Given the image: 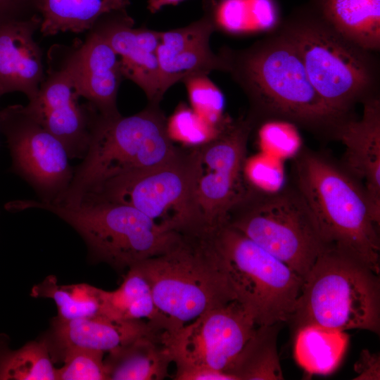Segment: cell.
Instances as JSON below:
<instances>
[{"label":"cell","mask_w":380,"mask_h":380,"mask_svg":"<svg viewBox=\"0 0 380 380\" xmlns=\"http://www.w3.org/2000/svg\"><path fill=\"white\" fill-rule=\"evenodd\" d=\"M338 32L359 46L380 50V0H309Z\"/></svg>","instance_id":"7402d4cb"},{"label":"cell","mask_w":380,"mask_h":380,"mask_svg":"<svg viewBox=\"0 0 380 380\" xmlns=\"http://www.w3.org/2000/svg\"><path fill=\"white\" fill-rule=\"evenodd\" d=\"M185 84L191 108L213 125L221 128L230 120L224 115V99L206 75L188 77Z\"/></svg>","instance_id":"f546056e"},{"label":"cell","mask_w":380,"mask_h":380,"mask_svg":"<svg viewBox=\"0 0 380 380\" xmlns=\"http://www.w3.org/2000/svg\"><path fill=\"white\" fill-rule=\"evenodd\" d=\"M191 179L190 148H180L165 163L108 179L82 198L129 205L165 230L191 232L207 227L195 208Z\"/></svg>","instance_id":"30bf717a"},{"label":"cell","mask_w":380,"mask_h":380,"mask_svg":"<svg viewBox=\"0 0 380 380\" xmlns=\"http://www.w3.org/2000/svg\"><path fill=\"white\" fill-rule=\"evenodd\" d=\"M379 274L353 256L327 247L304 278L288 322L346 331H380Z\"/></svg>","instance_id":"8992f818"},{"label":"cell","mask_w":380,"mask_h":380,"mask_svg":"<svg viewBox=\"0 0 380 380\" xmlns=\"http://www.w3.org/2000/svg\"><path fill=\"white\" fill-rule=\"evenodd\" d=\"M65 53L80 96L104 117L120 115L117 96L124 77L118 56L106 40L91 30L84 42L65 46Z\"/></svg>","instance_id":"2e32d148"},{"label":"cell","mask_w":380,"mask_h":380,"mask_svg":"<svg viewBox=\"0 0 380 380\" xmlns=\"http://www.w3.org/2000/svg\"><path fill=\"white\" fill-rule=\"evenodd\" d=\"M102 351L75 348L61 357L64 365L56 368V380H107Z\"/></svg>","instance_id":"d6a6232c"},{"label":"cell","mask_w":380,"mask_h":380,"mask_svg":"<svg viewBox=\"0 0 380 380\" xmlns=\"http://www.w3.org/2000/svg\"><path fill=\"white\" fill-rule=\"evenodd\" d=\"M180 148L167 130V118L159 105L129 115H99L87 152L74 167L68 189L58 203L77 204L101 183L125 174L148 170L175 156Z\"/></svg>","instance_id":"5b68a950"},{"label":"cell","mask_w":380,"mask_h":380,"mask_svg":"<svg viewBox=\"0 0 380 380\" xmlns=\"http://www.w3.org/2000/svg\"><path fill=\"white\" fill-rule=\"evenodd\" d=\"M295 332L294 357L306 372L328 374L337 368L348 343L345 331L308 324Z\"/></svg>","instance_id":"cb8c5ba5"},{"label":"cell","mask_w":380,"mask_h":380,"mask_svg":"<svg viewBox=\"0 0 380 380\" xmlns=\"http://www.w3.org/2000/svg\"><path fill=\"white\" fill-rule=\"evenodd\" d=\"M42 18L32 17L0 25V96L24 94L29 101L39 91L45 73L42 50L34 39Z\"/></svg>","instance_id":"d6986e66"},{"label":"cell","mask_w":380,"mask_h":380,"mask_svg":"<svg viewBox=\"0 0 380 380\" xmlns=\"http://www.w3.org/2000/svg\"><path fill=\"white\" fill-rule=\"evenodd\" d=\"M177 380H234L226 373L206 367H196L176 372Z\"/></svg>","instance_id":"8d00e7d4"},{"label":"cell","mask_w":380,"mask_h":380,"mask_svg":"<svg viewBox=\"0 0 380 380\" xmlns=\"http://www.w3.org/2000/svg\"><path fill=\"white\" fill-rule=\"evenodd\" d=\"M182 0H148V8L156 13L167 5H175Z\"/></svg>","instance_id":"74e56055"},{"label":"cell","mask_w":380,"mask_h":380,"mask_svg":"<svg viewBox=\"0 0 380 380\" xmlns=\"http://www.w3.org/2000/svg\"><path fill=\"white\" fill-rule=\"evenodd\" d=\"M357 374L355 379L376 380L380 378L379 355L368 350H363L358 360L354 365Z\"/></svg>","instance_id":"d590c367"},{"label":"cell","mask_w":380,"mask_h":380,"mask_svg":"<svg viewBox=\"0 0 380 380\" xmlns=\"http://www.w3.org/2000/svg\"><path fill=\"white\" fill-rule=\"evenodd\" d=\"M6 208L52 213L81 236L94 258L119 269L164 253L181 234L163 229L129 205L103 199L85 197L75 205L20 200Z\"/></svg>","instance_id":"52a82bcc"},{"label":"cell","mask_w":380,"mask_h":380,"mask_svg":"<svg viewBox=\"0 0 380 380\" xmlns=\"http://www.w3.org/2000/svg\"><path fill=\"white\" fill-rule=\"evenodd\" d=\"M0 97H1V96H0Z\"/></svg>","instance_id":"f35d334b"},{"label":"cell","mask_w":380,"mask_h":380,"mask_svg":"<svg viewBox=\"0 0 380 380\" xmlns=\"http://www.w3.org/2000/svg\"><path fill=\"white\" fill-rule=\"evenodd\" d=\"M106 316L116 319L146 321L163 332L151 287L134 265L128 268L122 283L116 290L107 291Z\"/></svg>","instance_id":"4316f807"},{"label":"cell","mask_w":380,"mask_h":380,"mask_svg":"<svg viewBox=\"0 0 380 380\" xmlns=\"http://www.w3.org/2000/svg\"><path fill=\"white\" fill-rule=\"evenodd\" d=\"M213 236L237 300L251 312L257 326L288 322L303 279L226 223L213 228Z\"/></svg>","instance_id":"9c48e42d"},{"label":"cell","mask_w":380,"mask_h":380,"mask_svg":"<svg viewBox=\"0 0 380 380\" xmlns=\"http://www.w3.org/2000/svg\"><path fill=\"white\" fill-rule=\"evenodd\" d=\"M216 30L234 34L272 31L280 23L274 0H207Z\"/></svg>","instance_id":"d4e9b609"},{"label":"cell","mask_w":380,"mask_h":380,"mask_svg":"<svg viewBox=\"0 0 380 380\" xmlns=\"http://www.w3.org/2000/svg\"><path fill=\"white\" fill-rule=\"evenodd\" d=\"M216 31L205 11L199 20L183 27L160 32L157 50L163 92L173 84L213 70L225 71L220 56L213 52L210 38Z\"/></svg>","instance_id":"e0dca14e"},{"label":"cell","mask_w":380,"mask_h":380,"mask_svg":"<svg viewBox=\"0 0 380 380\" xmlns=\"http://www.w3.org/2000/svg\"><path fill=\"white\" fill-rule=\"evenodd\" d=\"M44 37L90 31L106 15L126 11L129 0H34Z\"/></svg>","instance_id":"603a6c76"},{"label":"cell","mask_w":380,"mask_h":380,"mask_svg":"<svg viewBox=\"0 0 380 380\" xmlns=\"http://www.w3.org/2000/svg\"><path fill=\"white\" fill-rule=\"evenodd\" d=\"M0 133L9 149L11 171L34 189L38 201L57 202L74 174L61 142L20 104L0 110Z\"/></svg>","instance_id":"4fadbf2b"},{"label":"cell","mask_w":380,"mask_h":380,"mask_svg":"<svg viewBox=\"0 0 380 380\" xmlns=\"http://www.w3.org/2000/svg\"><path fill=\"white\" fill-rule=\"evenodd\" d=\"M257 327L251 312L234 300L204 312L175 332H163L161 341L176 372L206 367L231 375Z\"/></svg>","instance_id":"7c38bea8"},{"label":"cell","mask_w":380,"mask_h":380,"mask_svg":"<svg viewBox=\"0 0 380 380\" xmlns=\"http://www.w3.org/2000/svg\"><path fill=\"white\" fill-rule=\"evenodd\" d=\"M48 69L36 96L25 108L63 145L70 159L85 156L100 114L88 101L80 102L77 86L68 65L65 46L54 45L47 55Z\"/></svg>","instance_id":"5bb4252c"},{"label":"cell","mask_w":380,"mask_h":380,"mask_svg":"<svg viewBox=\"0 0 380 380\" xmlns=\"http://www.w3.org/2000/svg\"><path fill=\"white\" fill-rule=\"evenodd\" d=\"M37 14L34 0H0V25Z\"/></svg>","instance_id":"e575fe53"},{"label":"cell","mask_w":380,"mask_h":380,"mask_svg":"<svg viewBox=\"0 0 380 380\" xmlns=\"http://www.w3.org/2000/svg\"><path fill=\"white\" fill-rule=\"evenodd\" d=\"M361 118L350 119L336 138L345 146L342 166L362 186L374 220L380 223V96L363 103Z\"/></svg>","instance_id":"ac0fdd59"},{"label":"cell","mask_w":380,"mask_h":380,"mask_svg":"<svg viewBox=\"0 0 380 380\" xmlns=\"http://www.w3.org/2000/svg\"><path fill=\"white\" fill-rule=\"evenodd\" d=\"M299 54L308 78L326 103L350 115L357 103L380 96L379 52L344 37L307 2L276 27Z\"/></svg>","instance_id":"3957f363"},{"label":"cell","mask_w":380,"mask_h":380,"mask_svg":"<svg viewBox=\"0 0 380 380\" xmlns=\"http://www.w3.org/2000/svg\"><path fill=\"white\" fill-rule=\"evenodd\" d=\"M254 127L248 117L230 119L214 138L190 148L192 198L207 227L224 224L229 211L251 189L244 165Z\"/></svg>","instance_id":"8fae6325"},{"label":"cell","mask_w":380,"mask_h":380,"mask_svg":"<svg viewBox=\"0 0 380 380\" xmlns=\"http://www.w3.org/2000/svg\"><path fill=\"white\" fill-rule=\"evenodd\" d=\"M261 122L258 137L263 153L280 160L298 154L301 138L295 124L279 119Z\"/></svg>","instance_id":"1f68e13d"},{"label":"cell","mask_w":380,"mask_h":380,"mask_svg":"<svg viewBox=\"0 0 380 380\" xmlns=\"http://www.w3.org/2000/svg\"><path fill=\"white\" fill-rule=\"evenodd\" d=\"M285 263L303 279L327 248L296 187L265 194L251 189L225 222Z\"/></svg>","instance_id":"ba28073f"},{"label":"cell","mask_w":380,"mask_h":380,"mask_svg":"<svg viewBox=\"0 0 380 380\" xmlns=\"http://www.w3.org/2000/svg\"><path fill=\"white\" fill-rule=\"evenodd\" d=\"M222 127L213 125L185 104H180L167 119V130L170 139L182 142L189 148L212 139Z\"/></svg>","instance_id":"4dcf8cb0"},{"label":"cell","mask_w":380,"mask_h":380,"mask_svg":"<svg viewBox=\"0 0 380 380\" xmlns=\"http://www.w3.org/2000/svg\"><path fill=\"white\" fill-rule=\"evenodd\" d=\"M281 160L262 153L246 158L245 179L258 192L272 194L284 188V170Z\"/></svg>","instance_id":"836d02e7"},{"label":"cell","mask_w":380,"mask_h":380,"mask_svg":"<svg viewBox=\"0 0 380 380\" xmlns=\"http://www.w3.org/2000/svg\"><path fill=\"white\" fill-rule=\"evenodd\" d=\"M163 332L141 336L108 353L103 360L107 380H161L172 362L161 341Z\"/></svg>","instance_id":"44dd1931"},{"label":"cell","mask_w":380,"mask_h":380,"mask_svg":"<svg viewBox=\"0 0 380 380\" xmlns=\"http://www.w3.org/2000/svg\"><path fill=\"white\" fill-rule=\"evenodd\" d=\"M0 334V380H56V368L45 340L12 350Z\"/></svg>","instance_id":"f1b7e54d"},{"label":"cell","mask_w":380,"mask_h":380,"mask_svg":"<svg viewBox=\"0 0 380 380\" xmlns=\"http://www.w3.org/2000/svg\"><path fill=\"white\" fill-rule=\"evenodd\" d=\"M107 291L88 284L58 285L55 276L46 277L34 286L31 296L53 300L57 319L64 321L106 316Z\"/></svg>","instance_id":"484cf974"},{"label":"cell","mask_w":380,"mask_h":380,"mask_svg":"<svg viewBox=\"0 0 380 380\" xmlns=\"http://www.w3.org/2000/svg\"><path fill=\"white\" fill-rule=\"evenodd\" d=\"M218 54L224 72L246 94L250 104L247 117L255 126L279 119L336 138L343 124L354 118L326 103L311 84L297 51L277 28L247 48L225 46Z\"/></svg>","instance_id":"6da1fadb"},{"label":"cell","mask_w":380,"mask_h":380,"mask_svg":"<svg viewBox=\"0 0 380 380\" xmlns=\"http://www.w3.org/2000/svg\"><path fill=\"white\" fill-rule=\"evenodd\" d=\"M161 332L144 320L116 319L106 316L52 322L50 340H45L49 351L61 355L66 350L81 348L109 352L135 339Z\"/></svg>","instance_id":"ffe728a7"},{"label":"cell","mask_w":380,"mask_h":380,"mask_svg":"<svg viewBox=\"0 0 380 380\" xmlns=\"http://www.w3.org/2000/svg\"><path fill=\"white\" fill-rule=\"evenodd\" d=\"M134 265L151 287L163 332H175L204 312L237 300L213 228L181 233L166 252Z\"/></svg>","instance_id":"7a4b0ae2"},{"label":"cell","mask_w":380,"mask_h":380,"mask_svg":"<svg viewBox=\"0 0 380 380\" xmlns=\"http://www.w3.org/2000/svg\"><path fill=\"white\" fill-rule=\"evenodd\" d=\"M126 11L102 17L91 29L110 44L118 56L124 79L138 85L148 103L159 105L162 90L157 50L160 32L136 28Z\"/></svg>","instance_id":"9a60e30c"},{"label":"cell","mask_w":380,"mask_h":380,"mask_svg":"<svg viewBox=\"0 0 380 380\" xmlns=\"http://www.w3.org/2000/svg\"><path fill=\"white\" fill-rule=\"evenodd\" d=\"M296 188L327 247L342 251L379 274V224L361 184L325 156L304 151L295 160Z\"/></svg>","instance_id":"277c9868"},{"label":"cell","mask_w":380,"mask_h":380,"mask_svg":"<svg viewBox=\"0 0 380 380\" xmlns=\"http://www.w3.org/2000/svg\"><path fill=\"white\" fill-rule=\"evenodd\" d=\"M278 326L257 327L230 371L235 380L284 379L277 350Z\"/></svg>","instance_id":"83f0119b"}]
</instances>
